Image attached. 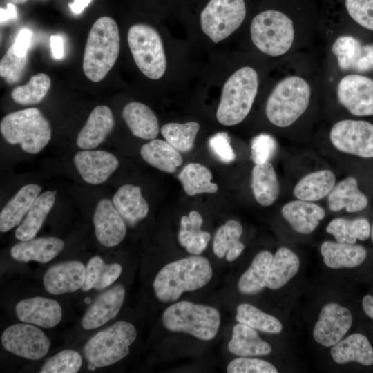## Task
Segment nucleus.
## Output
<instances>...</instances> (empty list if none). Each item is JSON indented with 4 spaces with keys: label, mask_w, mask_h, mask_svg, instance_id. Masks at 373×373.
I'll return each mask as SVG.
<instances>
[{
    "label": "nucleus",
    "mask_w": 373,
    "mask_h": 373,
    "mask_svg": "<svg viewBox=\"0 0 373 373\" xmlns=\"http://www.w3.org/2000/svg\"><path fill=\"white\" fill-rule=\"evenodd\" d=\"M300 260L287 247H280L276 252L262 283L263 287L276 290L286 285L298 271Z\"/></svg>",
    "instance_id": "obj_29"
},
{
    "label": "nucleus",
    "mask_w": 373,
    "mask_h": 373,
    "mask_svg": "<svg viewBox=\"0 0 373 373\" xmlns=\"http://www.w3.org/2000/svg\"><path fill=\"white\" fill-rule=\"evenodd\" d=\"M82 358L77 351L64 350L48 358L40 373H76L80 369Z\"/></svg>",
    "instance_id": "obj_43"
},
{
    "label": "nucleus",
    "mask_w": 373,
    "mask_h": 373,
    "mask_svg": "<svg viewBox=\"0 0 373 373\" xmlns=\"http://www.w3.org/2000/svg\"><path fill=\"white\" fill-rule=\"evenodd\" d=\"M228 349L240 357L265 356L271 352L270 345L260 337L255 329L240 323L233 327Z\"/></svg>",
    "instance_id": "obj_31"
},
{
    "label": "nucleus",
    "mask_w": 373,
    "mask_h": 373,
    "mask_svg": "<svg viewBox=\"0 0 373 373\" xmlns=\"http://www.w3.org/2000/svg\"><path fill=\"white\" fill-rule=\"evenodd\" d=\"M203 218L197 211H191L189 216H183L180 219V229L178 241L181 246L186 247L190 241L201 231Z\"/></svg>",
    "instance_id": "obj_48"
},
{
    "label": "nucleus",
    "mask_w": 373,
    "mask_h": 373,
    "mask_svg": "<svg viewBox=\"0 0 373 373\" xmlns=\"http://www.w3.org/2000/svg\"><path fill=\"white\" fill-rule=\"evenodd\" d=\"M228 373H277L276 367L268 361L247 357L232 360L227 367Z\"/></svg>",
    "instance_id": "obj_46"
},
{
    "label": "nucleus",
    "mask_w": 373,
    "mask_h": 373,
    "mask_svg": "<svg viewBox=\"0 0 373 373\" xmlns=\"http://www.w3.org/2000/svg\"><path fill=\"white\" fill-rule=\"evenodd\" d=\"M95 367L90 363H88V370H95Z\"/></svg>",
    "instance_id": "obj_60"
},
{
    "label": "nucleus",
    "mask_w": 373,
    "mask_h": 373,
    "mask_svg": "<svg viewBox=\"0 0 373 373\" xmlns=\"http://www.w3.org/2000/svg\"><path fill=\"white\" fill-rule=\"evenodd\" d=\"M251 39L265 55L279 57L291 48L295 37L292 20L278 10H267L256 15L250 25Z\"/></svg>",
    "instance_id": "obj_8"
},
{
    "label": "nucleus",
    "mask_w": 373,
    "mask_h": 373,
    "mask_svg": "<svg viewBox=\"0 0 373 373\" xmlns=\"http://www.w3.org/2000/svg\"><path fill=\"white\" fill-rule=\"evenodd\" d=\"M92 0H74L69 4L71 10L75 14H80L86 8Z\"/></svg>",
    "instance_id": "obj_58"
},
{
    "label": "nucleus",
    "mask_w": 373,
    "mask_h": 373,
    "mask_svg": "<svg viewBox=\"0 0 373 373\" xmlns=\"http://www.w3.org/2000/svg\"><path fill=\"white\" fill-rule=\"evenodd\" d=\"M50 48L55 59H59L64 57V41L59 35H52L50 38Z\"/></svg>",
    "instance_id": "obj_55"
},
{
    "label": "nucleus",
    "mask_w": 373,
    "mask_h": 373,
    "mask_svg": "<svg viewBox=\"0 0 373 373\" xmlns=\"http://www.w3.org/2000/svg\"><path fill=\"white\" fill-rule=\"evenodd\" d=\"M184 192L189 196L208 193H214L218 186L211 182L212 173L199 163H189L178 175Z\"/></svg>",
    "instance_id": "obj_36"
},
{
    "label": "nucleus",
    "mask_w": 373,
    "mask_h": 373,
    "mask_svg": "<svg viewBox=\"0 0 373 373\" xmlns=\"http://www.w3.org/2000/svg\"><path fill=\"white\" fill-rule=\"evenodd\" d=\"M104 265V262L99 256H95L89 260L86 267L84 283L82 287L84 291H87L94 288Z\"/></svg>",
    "instance_id": "obj_50"
},
{
    "label": "nucleus",
    "mask_w": 373,
    "mask_h": 373,
    "mask_svg": "<svg viewBox=\"0 0 373 373\" xmlns=\"http://www.w3.org/2000/svg\"><path fill=\"white\" fill-rule=\"evenodd\" d=\"M1 133L10 144H19L26 153L36 154L48 144L51 127L36 108H28L6 115L1 121Z\"/></svg>",
    "instance_id": "obj_5"
},
{
    "label": "nucleus",
    "mask_w": 373,
    "mask_h": 373,
    "mask_svg": "<svg viewBox=\"0 0 373 373\" xmlns=\"http://www.w3.org/2000/svg\"><path fill=\"white\" fill-rule=\"evenodd\" d=\"M50 84V78L48 75L38 73L25 85L15 88L11 96L15 102L21 105L38 104L46 97Z\"/></svg>",
    "instance_id": "obj_41"
},
{
    "label": "nucleus",
    "mask_w": 373,
    "mask_h": 373,
    "mask_svg": "<svg viewBox=\"0 0 373 373\" xmlns=\"http://www.w3.org/2000/svg\"><path fill=\"white\" fill-rule=\"evenodd\" d=\"M208 144L213 155L223 163L229 164L236 159L230 137L227 133L214 134L209 139Z\"/></svg>",
    "instance_id": "obj_49"
},
{
    "label": "nucleus",
    "mask_w": 373,
    "mask_h": 373,
    "mask_svg": "<svg viewBox=\"0 0 373 373\" xmlns=\"http://www.w3.org/2000/svg\"><path fill=\"white\" fill-rule=\"evenodd\" d=\"M246 16L244 0H210L200 15L203 32L218 43L235 32Z\"/></svg>",
    "instance_id": "obj_10"
},
{
    "label": "nucleus",
    "mask_w": 373,
    "mask_h": 373,
    "mask_svg": "<svg viewBox=\"0 0 373 373\" xmlns=\"http://www.w3.org/2000/svg\"><path fill=\"white\" fill-rule=\"evenodd\" d=\"M352 323V316L347 308L336 303H328L321 309L314 327V338L323 346H333L343 338Z\"/></svg>",
    "instance_id": "obj_14"
},
{
    "label": "nucleus",
    "mask_w": 373,
    "mask_h": 373,
    "mask_svg": "<svg viewBox=\"0 0 373 373\" xmlns=\"http://www.w3.org/2000/svg\"><path fill=\"white\" fill-rule=\"evenodd\" d=\"M258 88V76L251 67L233 73L224 84L217 109L218 121L224 126L242 122L251 111Z\"/></svg>",
    "instance_id": "obj_4"
},
{
    "label": "nucleus",
    "mask_w": 373,
    "mask_h": 373,
    "mask_svg": "<svg viewBox=\"0 0 373 373\" xmlns=\"http://www.w3.org/2000/svg\"><path fill=\"white\" fill-rule=\"evenodd\" d=\"M329 140L341 152L363 158L373 157V124L368 122L341 120L332 127Z\"/></svg>",
    "instance_id": "obj_11"
},
{
    "label": "nucleus",
    "mask_w": 373,
    "mask_h": 373,
    "mask_svg": "<svg viewBox=\"0 0 373 373\" xmlns=\"http://www.w3.org/2000/svg\"><path fill=\"white\" fill-rule=\"evenodd\" d=\"M122 117L132 134L142 139H155L159 133V124L154 112L137 102L128 103L122 110Z\"/></svg>",
    "instance_id": "obj_28"
},
{
    "label": "nucleus",
    "mask_w": 373,
    "mask_h": 373,
    "mask_svg": "<svg viewBox=\"0 0 373 373\" xmlns=\"http://www.w3.org/2000/svg\"><path fill=\"white\" fill-rule=\"evenodd\" d=\"M371 239H372V241L373 242V224H372V230H371Z\"/></svg>",
    "instance_id": "obj_62"
},
{
    "label": "nucleus",
    "mask_w": 373,
    "mask_h": 373,
    "mask_svg": "<svg viewBox=\"0 0 373 373\" xmlns=\"http://www.w3.org/2000/svg\"><path fill=\"white\" fill-rule=\"evenodd\" d=\"M136 337L133 324L117 321L88 341L84 347V356L96 368L111 365L128 354L129 347Z\"/></svg>",
    "instance_id": "obj_7"
},
{
    "label": "nucleus",
    "mask_w": 373,
    "mask_h": 373,
    "mask_svg": "<svg viewBox=\"0 0 373 373\" xmlns=\"http://www.w3.org/2000/svg\"><path fill=\"white\" fill-rule=\"evenodd\" d=\"M91 300L89 297H87L84 299V302L86 303V304H89L90 303Z\"/></svg>",
    "instance_id": "obj_61"
},
{
    "label": "nucleus",
    "mask_w": 373,
    "mask_h": 373,
    "mask_svg": "<svg viewBox=\"0 0 373 373\" xmlns=\"http://www.w3.org/2000/svg\"><path fill=\"white\" fill-rule=\"evenodd\" d=\"M122 270V266L118 263H104L94 288L101 290L108 287L119 277Z\"/></svg>",
    "instance_id": "obj_51"
},
{
    "label": "nucleus",
    "mask_w": 373,
    "mask_h": 373,
    "mask_svg": "<svg viewBox=\"0 0 373 373\" xmlns=\"http://www.w3.org/2000/svg\"><path fill=\"white\" fill-rule=\"evenodd\" d=\"M326 231L334 236L337 242L350 244H355L357 239L366 240L371 234L370 223L364 218L354 220L334 218L327 226Z\"/></svg>",
    "instance_id": "obj_37"
},
{
    "label": "nucleus",
    "mask_w": 373,
    "mask_h": 373,
    "mask_svg": "<svg viewBox=\"0 0 373 373\" xmlns=\"http://www.w3.org/2000/svg\"><path fill=\"white\" fill-rule=\"evenodd\" d=\"M56 191H47L37 198L26 214L25 219L15 231V237L20 241L32 239L41 229L53 207Z\"/></svg>",
    "instance_id": "obj_30"
},
{
    "label": "nucleus",
    "mask_w": 373,
    "mask_h": 373,
    "mask_svg": "<svg viewBox=\"0 0 373 373\" xmlns=\"http://www.w3.org/2000/svg\"><path fill=\"white\" fill-rule=\"evenodd\" d=\"M112 202L129 225H135L148 215L149 207L139 186L124 184L113 197Z\"/></svg>",
    "instance_id": "obj_26"
},
{
    "label": "nucleus",
    "mask_w": 373,
    "mask_h": 373,
    "mask_svg": "<svg viewBox=\"0 0 373 373\" xmlns=\"http://www.w3.org/2000/svg\"><path fill=\"white\" fill-rule=\"evenodd\" d=\"M325 265L331 269L354 268L366 258L367 251L361 245L325 241L321 246Z\"/></svg>",
    "instance_id": "obj_24"
},
{
    "label": "nucleus",
    "mask_w": 373,
    "mask_h": 373,
    "mask_svg": "<svg viewBox=\"0 0 373 373\" xmlns=\"http://www.w3.org/2000/svg\"><path fill=\"white\" fill-rule=\"evenodd\" d=\"M162 318L168 330L186 333L202 341L213 339L220 325L218 309L189 301H180L170 305L163 312Z\"/></svg>",
    "instance_id": "obj_6"
},
{
    "label": "nucleus",
    "mask_w": 373,
    "mask_h": 373,
    "mask_svg": "<svg viewBox=\"0 0 373 373\" xmlns=\"http://www.w3.org/2000/svg\"><path fill=\"white\" fill-rule=\"evenodd\" d=\"M15 313L22 322L44 328L55 327L62 317V309L58 302L39 296L19 301L15 306Z\"/></svg>",
    "instance_id": "obj_18"
},
{
    "label": "nucleus",
    "mask_w": 373,
    "mask_h": 373,
    "mask_svg": "<svg viewBox=\"0 0 373 373\" xmlns=\"http://www.w3.org/2000/svg\"><path fill=\"white\" fill-rule=\"evenodd\" d=\"M338 66L342 70H354L363 55V45L356 38L345 35L338 37L332 46Z\"/></svg>",
    "instance_id": "obj_42"
},
{
    "label": "nucleus",
    "mask_w": 373,
    "mask_h": 373,
    "mask_svg": "<svg viewBox=\"0 0 373 373\" xmlns=\"http://www.w3.org/2000/svg\"><path fill=\"white\" fill-rule=\"evenodd\" d=\"M211 235L207 231H201L198 233L185 247L186 251L193 255H199L206 249Z\"/></svg>",
    "instance_id": "obj_53"
},
{
    "label": "nucleus",
    "mask_w": 373,
    "mask_h": 373,
    "mask_svg": "<svg viewBox=\"0 0 373 373\" xmlns=\"http://www.w3.org/2000/svg\"><path fill=\"white\" fill-rule=\"evenodd\" d=\"M281 213L290 226L301 234L312 233L325 216L324 209L319 205L298 199L286 203Z\"/></svg>",
    "instance_id": "obj_21"
},
{
    "label": "nucleus",
    "mask_w": 373,
    "mask_h": 373,
    "mask_svg": "<svg viewBox=\"0 0 373 373\" xmlns=\"http://www.w3.org/2000/svg\"><path fill=\"white\" fill-rule=\"evenodd\" d=\"M331 356L338 364L352 361L366 366L373 364V348L367 338L360 333L350 334L334 345Z\"/></svg>",
    "instance_id": "obj_25"
},
{
    "label": "nucleus",
    "mask_w": 373,
    "mask_h": 373,
    "mask_svg": "<svg viewBox=\"0 0 373 373\" xmlns=\"http://www.w3.org/2000/svg\"><path fill=\"white\" fill-rule=\"evenodd\" d=\"M339 103L355 116L373 115V79L361 75L343 77L337 86Z\"/></svg>",
    "instance_id": "obj_13"
},
{
    "label": "nucleus",
    "mask_w": 373,
    "mask_h": 373,
    "mask_svg": "<svg viewBox=\"0 0 373 373\" xmlns=\"http://www.w3.org/2000/svg\"><path fill=\"white\" fill-rule=\"evenodd\" d=\"M213 270L209 260L195 255L171 262L163 267L153 281L157 298L163 303L176 301L186 291L205 286Z\"/></svg>",
    "instance_id": "obj_1"
},
{
    "label": "nucleus",
    "mask_w": 373,
    "mask_h": 373,
    "mask_svg": "<svg viewBox=\"0 0 373 373\" xmlns=\"http://www.w3.org/2000/svg\"><path fill=\"white\" fill-rule=\"evenodd\" d=\"M311 94L309 84L300 76H288L281 79L266 103L268 120L280 128L292 125L307 110Z\"/></svg>",
    "instance_id": "obj_3"
},
{
    "label": "nucleus",
    "mask_w": 373,
    "mask_h": 373,
    "mask_svg": "<svg viewBox=\"0 0 373 373\" xmlns=\"http://www.w3.org/2000/svg\"><path fill=\"white\" fill-rule=\"evenodd\" d=\"M362 306L366 315L373 319V296L365 295L362 300Z\"/></svg>",
    "instance_id": "obj_57"
},
{
    "label": "nucleus",
    "mask_w": 373,
    "mask_h": 373,
    "mask_svg": "<svg viewBox=\"0 0 373 373\" xmlns=\"http://www.w3.org/2000/svg\"><path fill=\"white\" fill-rule=\"evenodd\" d=\"M125 297V288L117 284L98 296L82 319L86 330L95 329L115 318L119 312Z\"/></svg>",
    "instance_id": "obj_19"
},
{
    "label": "nucleus",
    "mask_w": 373,
    "mask_h": 373,
    "mask_svg": "<svg viewBox=\"0 0 373 373\" xmlns=\"http://www.w3.org/2000/svg\"><path fill=\"white\" fill-rule=\"evenodd\" d=\"M85 276L86 268L82 262L66 261L49 267L44 275L43 283L50 294L72 293L82 287Z\"/></svg>",
    "instance_id": "obj_17"
},
{
    "label": "nucleus",
    "mask_w": 373,
    "mask_h": 373,
    "mask_svg": "<svg viewBox=\"0 0 373 373\" xmlns=\"http://www.w3.org/2000/svg\"><path fill=\"white\" fill-rule=\"evenodd\" d=\"M17 10L14 4L8 3L6 9L0 8V21L3 23L10 19L17 17Z\"/></svg>",
    "instance_id": "obj_56"
},
{
    "label": "nucleus",
    "mask_w": 373,
    "mask_h": 373,
    "mask_svg": "<svg viewBox=\"0 0 373 373\" xmlns=\"http://www.w3.org/2000/svg\"><path fill=\"white\" fill-rule=\"evenodd\" d=\"M128 44L140 70L151 79H160L165 73L166 59L162 40L152 26L137 23L128 32Z\"/></svg>",
    "instance_id": "obj_9"
},
{
    "label": "nucleus",
    "mask_w": 373,
    "mask_h": 373,
    "mask_svg": "<svg viewBox=\"0 0 373 373\" xmlns=\"http://www.w3.org/2000/svg\"><path fill=\"white\" fill-rule=\"evenodd\" d=\"M199 129L200 125L195 122L168 123L162 126L161 133L178 151L187 152L193 149Z\"/></svg>",
    "instance_id": "obj_40"
},
{
    "label": "nucleus",
    "mask_w": 373,
    "mask_h": 373,
    "mask_svg": "<svg viewBox=\"0 0 373 373\" xmlns=\"http://www.w3.org/2000/svg\"><path fill=\"white\" fill-rule=\"evenodd\" d=\"M115 125L111 110L106 106H96L78 133L76 143L79 148L88 150L102 144Z\"/></svg>",
    "instance_id": "obj_20"
},
{
    "label": "nucleus",
    "mask_w": 373,
    "mask_h": 373,
    "mask_svg": "<svg viewBox=\"0 0 373 373\" xmlns=\"http://www.w3.org/2000/svg\"><path fill=\"white\" fill-rule=\"evenodd\" d=\"M251 189L256 202L261 206H270L278 199L280 184L276 171L269 162L254 166L251 172Z\"/></svg>",
    "instance_id": "obj_32"
},
{
    "label": "nucleus",
    "mask_w": 373,
    "mask_h": 373,
    "mask_svg": "<svg viewBox=\"0 0 373 373\" xmlns=\"http://www.w3.org/2000/svg\"><path fill=\"white\" fill-rule=\"evenodd\" d=\"M236 318L238 323L261 332L279 334L283 330L282 323L278 318L249 303H242L237 307Z\"/></svg>",
    "instance_id": "obj_39"
},
{
    "label": "nucleus",
    "mask_w": 373,
    "mask_h": 373,
    "mask_svg": "<svg viewBox=\"0 0 373 373\" xmlns=\"http://www.w3.org/2000/svg\"><path fill=\"white\" fill-rule=\"evenodd\" d=\"M373 69V44L363 46V55L358 61L354 70L367 72Z\"/></svg>",
    "instance_id": "obj_54"
},
{
    "label": "nucleus",
    "mask_w": 373,
    "mask_h": 373,
    "mask_svg": "<svg viewBox=\"0 0 373 373\" xmlns=\"http://www.w3.org/2000/svg\"><path fill=\"white\" fill-rule=\"evenodd\" d=\"M93 220L96 238L102 245L115 247L124 238V220L110 200L104 198L98 202Z\"/></svg>",
    "instance_id": "obj_16"
},
{
    "label": "nucleus",
    "mask_w": 373,
    "mask_h": 373,
    "mask_svg": "<svg viewBox=\"0 0 373 373\" xmlns=\"http://www.w3.org/2000/svg\"><path fill=\"white\" fill-rule=\"evenodd\" d=\"M273 258V254L268 251H262L256 255L250 267L238 280V288L240 293L254 294L264 288L262 283Z\"/></svg>",
    "instance_id": "obj_38"
},
{
    "label": "nucleus",
    "mask_w": 373,
    "mask_h": 373,
    "mask_svg": "<svg viewBox=\"0 0 373 373\" xmlns=\"http://www.w3.org/2000/svg\"><path fill=\"white\" fill-rule=\"evenodd\" d=\"M12 2L17 4L25 3L28 0H10Z\"/></svg>",
    "instance_id": "obj_59"
},
{
    "label": "nucleus",
    "mask_w": 373,
    "mask_h": 373,
    "mask_svg": "<svg viewBox=\"0 0 373 373\" xmlns=\"http://www.w3.org/2000/svg\"><path fill=\"white\" fill-rule=\"evenodd\" d=\"M345 6L355 22L373 31V0H345Z\"/></svg>",
    "instance_id": "obj_47"
},
{
    "label": "nucleus",
    "mask_w": 373,
    "mask_h": 373,
    "mask_svg": "<svg viewBox=\"0 0 373 373\" xmlns=\"http://www.w3.org/2000/svg\"><path fill=\"white\" fill-rule=\"evenodd\" d=\"M242 231L241 224L234 220H230L219 227L213 240L214 254L220 258L226 255L227 261H234L245 249V245L240 241Z\"/></svg>",
    "instance_id": "obj_35"
},
{
    "label": "nucleus",
    "mask_w": 373,
    "mask_h": 373,
    "mask_svg": "<svg viewBox=\"0 0 373 373\" xmlns=\"http://www.w3.org/2000/svg\"><path fill=\"white\" fill-rule=\"evenodd\" d=\"M31 39V31L28 29H22L19 32L15 42L11 45L15 52L21 57H26Z\"/></svg>",
    "instance_id": "obj_52"
},
{
    "label": "nucleus",
    "mask_w": 373,
    "mask_h": 373,
    "mask_svg": "<svg viewBox=\"0 0 373 373\" xmlns=\"http://www.w3.org/2000/svg\"><path fill=\"white\" fill-rule=\"evenodd\" d=\"M64 248L62 240L56 237H44L15 245L10 249V254L17 261L34 260L46 263L57 256Z\"/></svg>",
    "instance_id": "obj_22"
},
{
    "label": "nucleus",
    "mask_w": 373,
    "mask_h": 373,
    "mask_svg": "<svg viewBox=\"0 0 373 373\" xmlns=\"http://www.w3.org/2000/svg\"><path fill=\"white\" fill-rule=\"evenodd\" d=\"M277 142L271 135L262 133L256 136L251 143V158L255 164L269 162L275 155Z\"/></svg>",
    "instance_id": "obj_45"
},
{
    "label": "nucleus",
    "mask_w": 373,
    "mask_h": 373,
    "mask_svg": "<svg viewBox=\"0 0 373 373\" xmlns=\"http://www.w3.org/2000/svg\"><path fill=\"white\" fill-rule=\"evenodd\" d=\"M367 204V198L359 190L357 180L352 176L335 184L328 195V205L332 211L345 209L347 212H358L364 210Z\"/></svg>",
    "instance_id": "obj_27"
},
{
    "label": "nucleus",
    "mask_w": 373,
    "mask_h": 373,
    "mask_svg": "<svg viewBox=\"0 0 373 373\" xmlns=\"http://www.w3.org/2000/svg\"><path fill=\"white\" fill-rule=\"evenodd\" d=\"M142 157L150 165L169 173L175 172L182 162V157L168 142L153 139L140 149Z\"/></svg>",
    "instance_id": "obj_34"
},
{
    "label": "nucleus",
    "mask_w": 373,
    "mask_h": 373,
    "mask_svg": "<svg viewBox=\"0 0 373 373\" xmlns=\"http://www.w3.org/2000/svg\"><path fill=\"white\" fill-rule=\"evenodd\" d=\"M1 344L8 352L24 358L39 360L48 353L50 342L39 328L25 323L10 325L3 332Z\"/></svg>",
    "instance_id": "obj_12"
},
{
    "label": "nucleus",
    "mask_w": 373,
    "mask_h": 373,
    "mask_svg": "<svg viewBox=\"0 0 373 373\" xmlns=\"http://www.w3.org/2000/svg\"><path fill=\"white\" fill-rule=\"evenodd\" d=\"M335 184L336 177L332 171H316L303 177L295 185L293 193L298 200L318 201L328 196Z\"/></svg>",
    "instance_id": "obj_33"
},
{
    "label": "nucleus",
    "mask_w": 373,
    "mask_h": 373,
    "mask_svg": "<svg viewBox=\"0 0 373 373\" xmlns=\"http://www.w3.org/2000/svg\"><path fill=\"white\" fill-rule=\"evenodd\" d=\"M27 64V56L17 55L12 46L8 49L0 62V75L10 84L17 82L23 76Z\"/></svg>",
    "instance_id": "obj_44"
},
{
    "label": "nucleus",
    "mask_w": 373,
    "mask_h": 373,
    "mask_svg": "<svg viewBox=\"0 0 373 373\" xmlns=\"http://www.w3.org/2000/svg\"><path fill=\"white\" fill-rule=\"evenodd\" d=\"M41 191V186L36 184H26L17 191L1 211V232H7L21 222Z\"/></svg>",
    "instance_id": "obj_23"
},
{
    "label": "nucleus",
    "mask_w": 373,
    "mask_h": 373,
    "mask_svg": "<svg viewBox=\"0 0 373 373\" xmlns=\"http://www.w3.org/2000/svg\"><path fill=\"white\" fill-rule=\"evenodd\" d=\"M73 160L82 179L90 184L104 182L119 166V161L113 154L101 150L79 151Z\"/></svg>",
    "instance_id": "obj_15"
},
{
    "label": "nucleus",
    "mask_w": 373,
    "mask_h": 373,
    "mask_svg": "<svg viewBox=\"0 0 373 373\" xmlns=\"http://www.w3.org/2000/svg\"><path fill=\"white\" fill-rule=\"evenodd\" d=\"M120 46L116 21L110 17H102L93 24L86 44L83 70L94 82L102 80L117 59Z\"/></svg>",
    "instance_id": "obj_2"
}]
</instances>
